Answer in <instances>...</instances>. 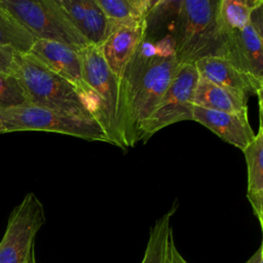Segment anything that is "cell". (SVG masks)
Wrapping results in <instances>:
<instances>
[{"instance_id": "cell-5", "label": "cell", "mask_w": 263, "mask_h": 263, "mask_svg": "<svg viewBox=\"0 0 263 263\" xmlns=\"http://www.w3.org/2000/svg\"><path fill=\"white\" fill-rule=\"evenodd\" d=\"M0 4L36 39L60 42L76 51L89 45L57 0H0Z\"/></svg>"}, {"instance_id": "cell-3", "label": "cell", "mask_w": 263, "mask_h": 263, "mask_svg": "<svg viewBox=\"0 0 263 263\" xmlns=\"http://www.w3.org/2000/svg\"><path fill=\"white\" fill-rule=\"evenodd\" d=\"M219 0H182L174 31L176 58L180 66L219 55L224 36L217 22Z\"/></svg>"}, {"instance_id": "cell-14", "label": "cell", "mask_w": 263, "mask_h": 263, "mask_svg": "<svg viewBox=\"0 0 263 263\" xmlns=\"http://www.w3.org/2000/svg\"><path fill=\"white\" fill-rule=\"evenodd\" d=\"M248 171L247 197L254 215L263 228V126L262 111H259V129L253 141L242 151Z\"/></svg>"}, {"instance_id": "cell-22", "label": "cell", "mask_w": 263, "mask_h": 263, "mask_svg": "<svg viewBox=\"0 0 263 263\" xmlns=\"http://www.w3.org/2000/svg\"><path fill=\"white\" fill-rule=\"evenodd\" d=\"M16 51L10 47H0V72L10 73Z\"/></svg>"}, {"instance_id": "cell-2", "label": "cell", "mask_w": 263, "mask_h": 263, "mask_svg": "<svg viewBox=\"0 0 263 263\" xmlns=\"http://www.w3.org/2000/svg\"><path fill=\"white\" fill-rule=\"evenodd\" d=\"M11 74L16 77L26 103L75 117L97 120L76 88L33 53L16 52Z\"/></svg>"}, {"instance_id": "cell-17", "label": "cell", "mask_w": 263, "mask_h": 263, "mask_svg": "<svg viewBox=\"0 0 263 263\" xmlns=\"http://www.w3.org/2000/svg\"><path fill=\"white\" fill-rule=\"evenodd\" d=\"M106 14L110 31L121 25L139 24L147 21V16L156 1L153 0H97ZM109 31V32H110Z\"/></svg>"}, {"instance_id": "cell-12", "label": "cell", "mask_w": 263, "mask_h": 263, "mask_svg": "<svg viewBox=\"0 0 263 263\" xmlns=\"http://www.w3.org/2000/svg\"><path fill=\"white\" fill-rule=\"evenodd\" d=\"M192 120L208 127L223 141L241 151L255 137L248 114H232L194 106Z\"/></svg>"}, {"instance_id": "cell-13", "label": "cell", "mask_w": 263, "mask_h": 263, "mask_svg": "<svg viewBox=\"0 0 263 263\" xmlns=\"http://www.w3.org/2000/svg\"><path fill=\"white\" fill-rule=\"evenodd\" d=\"M65 14L90 45L100 46L110 31L109 21L97 0H57Z\"/></svg>"}, {"instance_id": "cell-4", "label": "cell", "mask_w": 263, "mask_h": 263, "mask_svg": "<svg viewBox=\"0 0 263 263\" xmlns=\"http://www.w3.org/2000/svg\"><path fill=\"white\" fill-rule=\"evenodd\" d=\"M0 119L5 133L48 132L111 144L106 130L97 120L63 114L29 103L0 110Z\"/></svg>"}, {"instance_id": "cell-23", "label": "cell", "mask_w": 263, "mask_h": 263, "mask_svg": "<svg viewBox=\"0 0 263 263\" xmlns=\"http://www.w3.org/2000/svg\"><path fill=\"white\" fill-rule=\"evenodd\" d=\"M165 263H189L179 252L175 239H174V234L171 235L167 243V249H166V258H165Z\"/></svg>"}, {"instance_id": "cell-19", "label": "cell", "mask_w": 263, "mask_h": 263, "mask_svg": "<svg viewBox=\"0 0 263 263\" xmlns=\"http://www.w3.org/2000/svg\"><path fill=\"white\" fill-rule=\"evenodd\" d=\"M177 204L173 206L150 228L149 237L141 263H165L166 249L171 235L173 234L172 218L177 210Z\"/></svg>"}, {"instance_id": "cell-6", "label": "cell", "mask_w": 263, "mask_h": 263, "mask_svg": "<svg viewBox=\"0 0 263 263\" xmlns=\"http://www.w3.org/2000/svg\"><path fill=\"white\" fill-rule=\"evenodd\" d=\"M199 75L194 64L180 66L151 114L140 124L137 143H146L160 129L183 120H192L193 97Z\"/></svg>"}, {"instance_id": "cell-24", "label": "cell", "mask_w": 263, "mask_h": 263, "mask_svg": "<svg viewBox=\"0 0 263 263\" xmlns=\"http://www.w3.org/2000/svg\"><path fill=\"white\" fill-rule=\"evenodd\" d=\"M245 263H263V245H260L258 250Z\"/></svg>"}, {"instance_id": "cell-9", "label": "cell", "mask_w": 263, "mask_h": 263, "mask_svg": "<svg viewBox=\"0 0 263 263\" xmlns=\"http://www.w3.org/2000/svg\"><path fill=\"white\" fill-rule=\"evenodd\" d=\"M220 57L226 59L252 85L259 105L263 91V36L251 24L224 36Z\"/></svg>"}, {"instance_id": "cell-21", "label": "cell", "mask_w": 263, "mask_h": 263, "mask_svg": "<svg viewBox=\"0 0 263 263\" xmlns=\"http://www.w3.org/2000/svg\"><path fill=\"white\" fill-rule=\"evenodd\" d=\"M24 103L26 98L16 77L10 73L0 72V110Z\"/></svg>"}, {"instance_id": "cell-15", "label": "cell", "mask_w": 263, "mask_h": 263, "mask_svg": "<svg viewBox=\"0 0 263 263\" xmlns=\"http://www.w3.org/2000/svg\"><path fill=\"white\" fill-rule=\"evenodd\" d=\"M194 66L201 78L246 98L255 96V91L246 77L223 57H205L196 61Z\"/></svg>"}, {"instance_id": "cell-25", "label": "cell", "mask_w": 263, "mask_h": 263, "mask_svg": "<svg viewBox=\"0 0 263 263\" xmlns=\"http://www.w3.org/2000/svg\"><path fill=\"white\" fill-rule=\"evenodd\" d=\"M29 263H38V262H37V259H36V255H35V254H33V256L31 257V259H30Z\"/></svg>"}, {"instance_id": "cell-20", "label": "cell", "mask_w": 263, "mask_h": 263, "mask_svg": "<svg viewBox=\"0 0 263 263\" xmlns=\"http://www.w3.org/2000/svg\"><path fill=\"white\" fill-rule=\"evenodd\" d=\"M37 39L0 4V47H10L18 53L30 52Z\"/></svg>"}, {"instance_id": "cell-16", "label": "cell", "mask_w": 263, "mask_h": 263, "mask_svg": "<svg viewBox=\"0 0 263 263\" xmlns=\"http://www.w3.org/2000/svg\"><path fill=\"white\" fill-rule=\"evenodd\" d=\"M193 105L209 110L232 114H248V98L199 77L195 86Z\"/></svg>"}, {"instance_id": "cell-8", "label": "cell", "mask_w": 263, "mask_h": 263, "mask_svg": "<svg viewBox=\"0 0 263 263\" xmlns=\"http://www.w3.org/2000/svg\"><path fill=\"white\" fill-rule=\"evenodd\" d=\"M78 52L84 78L101 104V124L110 138L111 144L118 146L116 133L118 82L104 59L101 45L89 44Z\"/></svg>"}, {"instance_id": "cell-11", "label": "cell", "mask_w": 263, "mask_h": 263, "mask_svg": "<svg viewBox=\"0 0 263 263\" xmlns=\"http://www.w3.org/2000/svg\"><path fill=\"white\" fill-rule=\"evenodd\" d=\"M147 21L114 27L101 45L104 59L117 82L132 57L147 36Z\"/></svg>"}, {"instance_id": "cell-10", "label": "cell", "mask_w": 263, "mask_h": 263, "mask_svg": "<svg viewBox=\"0 0 263 263\" xmlns=\"http://www.w3.org/2000/svg\"><path fill=\"white\" fill-rule=\"evenodd\" d=\"M30 52L76 88L101 124V104L84 78L79 52L63 43L41 39L34 42Z\"/></svg>"}, {"instance_id": "cell-7", "label": "cell", "mask_w": 263, "mask_h": 263, "mask_svg": "<svg viewBox=\"0 0 263 263\" xmlns=\"http://www.w3.org/2000/svg\"><path fill=\"white\" fill-rule=\"evenodd\" d=\"M42 202L33 192L11 211L0 241V263H29L35 254V238L45 223Z\"/></svg>"}, {"instance_id": "cell-26", "label": "cell", "mask_w": 263, "mask_h": 263, "mask_svg": "<svg viewBox=\"0 0 263 263\" xmlns=\"http://www.w3.org/2000/svg\"><path fill=\"white\" fill-rule=\"evenodd\" d=\"M5 133V129H4V126L2 124V121L0 119V134H4Z\"/></svg>"}, {"instance_id": "cell-1", "label": "cell", "mask_w": 263, "mask_h": 263, "mask_svg": "<svg viewBox=\"0 0 263 263\" xmlns=\"http://www.w3.org/2000/svg\"><path fill=\"white\" fill-rule=\"evenodd\" d=\"M180 65L173 36L146 38L126 65L118 82L116 133L118 147L137 144L140 124L158 104Z\"/></svg>"}, {"instance_id": "cell-18", "label": "cell", "mask_w": 263, "mask_h": 263, "mask_svg": "<svg viewBox=\"0 0 263 263\" xmlns=\"http://www.w3.org/2000/svg\"><path fill=\"white\" fill-rule=\"evenodd\" d=\"M261 5H263L262 0H219L217 22L222 35L247 27L253 11Z\"/></svg>"}]
</instances>
